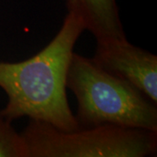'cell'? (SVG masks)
<instances>
[{
	"mask_svg": "<svg viewBox=\"0 0 157 157\" xmlns=\"http://www.w3.org/2000/svg\"><path fill=\"white\" fill-rule=\"evenodd\" d=\"M85 26L67 12L55 37L39 52L20 62H0V87L8 97L0 117L12 122L28 117L62 131L78 128L67 95L73 48Z\"/></svg>",
	"mask_w": 157,
	"mask_h": 157,
	"instance_id": "6da1fadb",
	"label": "cell"
},
{
	"mask_svg": "<svg viewBox=\"0 0 157 157\" xmlns=\"http://www.w3.org/2000/svg\"><path fill=\"white\" fill-rule=\"evenodd\" d=\"M69 13L78 17L96 39H127L116 0H65Z\"/></svg>",
	"mask_w": 157,
	"mask_h": 157,
	"instance_id": "5b68a950",
	"label": "cell"
},
{
	"mask_svg": "<svg viewBox=\"0 0 157 157\" xmlns=\"http://www.w3.org/2000/svg\"><path fill=\"white\" fill-rule=\"evenodd\" d=\"M21 135L29 157H146L157 153V133L112 124L62 131L30 120Z\"/></svg>",
	"mask_w": 157,
	"mask_h": 157,
	"instance_id": "3957f363",
	"label": "cell"
},
{
	"mask_svg": "<svg viewBox=\"0 0 157 157\" xmlns=\"http://www.w3.org/2000/svg\"><path fill=\"white\" fill-rule=\"evenodd\" d=\"M67 87L78 102V128L112 124L157 133V104L135 86L110 74L92 58L73 52Z\"/></svg>",
	"mask_w": 157,
	"mask_h": 157,
	"instance_id": "7a4b0ae2",
	"label": "cell"
},
{
	"mask_svg": "<svg viewBox=\"0 0 157 157\" xmlns=\"http://www.w3.org/2000/svg\"><path fill=\"white\" fill-rule=\"evenodd\" d=\"M103 70L135 86L157 104V56L128 39H96L92 58Z\"/></svg>",
	"mask_w": 157,
	"mask_h": 157,
	"instance_id": "277c9868",
	"label": "cell"
},
{
	"mask_svg": "<svg viewBox=\"0 0 157 157\" xmlns=\"http://www.w3.org/2000/svg\"><path fill=\"white\" fill-rule=\"evenodd\" d=\"M0 157H29L28 148L21 133L11 122L0 117Z\"/></svg>",
	"mask_w": 157,
	"mask_h": 157,
	"instance_id": "8992f818",
	"label": "cell"
}]
</instances>
